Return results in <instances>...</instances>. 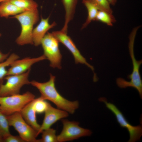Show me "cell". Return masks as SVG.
<instances>
[{"instance_id": "1", "label": "cell", "mask_w": 142, "mask_h": 142, "mask_svg": "<svg viewBox=\"0 0 142 142\" xmlns=\"http://www.w3.org/2000/svg\"><path fill=\"white\" fill-rule=\"evenodd\" d=\"M55 78L54 76L50 74V78L48 81L40 83L33 80L30 81V84L38 89L41 94L40 97L43 99L51 101L58 108L73 114L79 107L78 102L70 101L62 96L55 88Z\"/></svg>"}, {"instance_id": "2", "label": "cell", "mask_w": 142, "mask_h": 142, "mask_svg": "<svg viewBox=\"0 0 142 142\" xmlns=\"http://www.w3.org/2000/svg\"><path fill=\"white\" fill-rule=\"evenodd\" d=\"M138 26L134 28L129 36L128 48L129 53L132 62L133 69L131 73L128 76V78L130 79L128 81L121 78H118L116 80L118 86L121 88L131 87L135 89L138 91L141 97H142V81L139 69L142 63V60H137L134 53V44L135 38L138 29Z\"/></svg>"}, {"instance_id": "3", "label": "cell", "mask_w": 142, "mask_h": 142, "mask_svg": "<svg viewBox=\"0 0 142 142\" xmlns=\"http://www.w3.org/2000/svg\"><path fill=\"white\" fill-rule=\"evenodd\" d=\"M11 18L17 19L21 26V33L16 40V43L20 45L33 44L32 32L34 25L39 19L38 9L24 11Z\"/></svg>"}, {"instance_id": "4", "label": "cell", "mask_w": 142, "mask_h": 142, "mask_svg": "<svg viewBox=\"0 0 142 142\" xmlns=\"http://www.w3.org/2000/svg\"><path fill=\"white\" fill-rule=\"evenodd\" d=\"M35 95L27 91L8 96L0 97V109L6 116L20 112L28 104L35 99Z\"/></svg>"}, {"instance_id": "5", "label": "cell", "mask_w": 142, "mask_h": 142, "mask_svg": "<svg viewBox=\"0 0 142 142\" xmlns=\"http://www.w3.org/2000/svg\"><path fill=\"white\" fill-rule=\"evenodd\" d=\"M59 42L52 33L47 32L41 42L44 54L53 68H61L62 55L59 48Z\"/></svg>"}, {"instance_id": "6", "label": "cell", "mask_w": 142, "mask_h": 142, "mask_svg": "<svg viewBox=\"0 0 142 142\" xmlns=\"http://www.w3.org/2000/svg\"><path fill=\"white\" fill-rule=\"evenodd\" d=\"M6 117L9 126L14 128L24 142H38V139H36L37 131L26 122L20 112Z\"/></svg>"}, {"instance_id": "7", "label": "cell", "mask_w": 142, "mask_h": 142, "mask_svg": "<svg viewBox=\"0 0 142 142\" xmlns=\"http://www.w3.org/2000/svg\"><path fill=\"white\" fill-rule=\"evenodd\" d=\"M31 69L26 72L19 75L6 76L4 84L0 85V97H4L19 94L21 89L24 85L30 84L28 78Z\"/></svg>"}, {"instance_id": "8", "label": "cell", "mask_w": 142, "mask_h": 142, "mask_svg": "<svg viewBox=\"0 0 142 142\" xmlns=\"http://www.w3.org/2000/svg\"><path fill=\"white\" fill-rule=\"evenodd\" d=\"M99 100L103 102L106 107L113 113L120 126L127 129L130 136L128 142H135L139 140L142 135V127L141 125L137 126L132 125L117 107L113 104L108 102L105 98L100 97Z\"/></svg>"}, {"instance_id": "9", "label": "cell", "mask_w": 142, "mask_h": 142, "mask_svg": "<svg viewBox=\"0 0 142 142\" xmlns=\"http://www.w3.org/2000/svg\"><path fill=\"white\" fill-rule=\"evenodd\" d=\"M62 122L63 128L60 133L57 135L58 142L72 141L82 137L90 136L92 133L90 130L80 127L78 122L65 119H62Z\"/></svg>"}, {"instance_id": "10", "label": "cell", "mask_w": 142, "mask_h": 142, "mask_svg": "<svg viewBox=\"0 0 142 142\" xmlns=\"http://www.w3.org/2000/svg\"><path fill=\"white\" fill-rule=\"evenodd\" d=\"M59 42L63 44L70 51L73 55L75 63L84 64L93 71L94 74L93 78L97 77L94 71L93 67L89 64L81 54L70 37L67 33L61 30L54 31L52 32Z\"/></svg>"}, {"instance_id": "11", "label": "cell", "mask_w": 142, "mask_h": 142, "mask_svg": "<svg viewBox=\"0 0 142 142\" xmlns=\"http://www.w3.org/2000/svg\"><path fill=\"white\" fill-rule=\"evenodd\" d=\"M47 59L44 54L36 58L26 57L22 59H17L14 61L7 70V76L19 75L31 69L34 64Z\"/></svg>"}, {"instance_id": "12", "label": "cell", "mask_w": 142, "mask_h": 142, "mask_svg": "<svg viewBox=\"0 0 142 142\" xmlns=\"http://www.w3.org/2000/svg\"><path fill=\"white\" fill-rule=\"evenodd\" d=\"M44 113V119L37 133L38 135L43 130L50 128L58 121L66 118L69 115L68 112L63 110L54 108L49 103Z\"/></svg>"}, {"instance_id": "13", "label": "cell", "mask_w": 142, "mask_h": 142, "mask_svg": "<svg viewBox=\"0 0 142 142\" xmlns=\"http://www.w3.org/2000/svg\"><path fill=\"white\" fill-rule=\"evenodd\" d=\"M49 17L46 18L41 17L40 22L34 29L32 32L33 44L37 46L40 44L42 39L48 31L55 26L57 24L54 22L52 24L49 23Z\"/></svg>"}, {"instance_id": "14", "label": "cell", "mask_w": 142, "mask_h": 142, "mask_svg": "<svg viewBox=\"0 0 142 142\" xmlns=\"http://www.w3.org/2000/svg\"><path fill=\"white\" fill-rule=\"evenodd\" d=\"M78 0H62L65 11V21L63 27L61 29L67 33L68 25L74 18Z\"/></svg>"}, {"instance_id": "15", "label": "cell", "mask_w": 142, "mask_h": 142, "mask_svg": "<svg viewBox=\"0 0 142 142\" xmlns=\"http://www.w3.org/2000/svg\"><path fill=\"white\" fill-rule=\"evenodd\" d=\"M33 100L27 104L20 113L26 122L37 132L40 125L37 123L36 118V113L33 106Z\"/></svg>"}, {"instance_id": "16", "label": "cell", "mask_w": 142, "mask_h": 142, "mask_svg": "<svg viewBox=\"0 0 142 142\" xmlns=\"http://www.w3.org/2000/svg\"><path fill=\"white\" fill-rule=\"evenodd\" d=\"M10 1L0 3V17L8 18L10 16H15L24 12Z\"/></svg>"}, {"instance_id": "17", "label": "cell", "mask_w": 142, "mask_h": 142, "mask_svg": "<svg viewBox=\"0 0 142 142\" xmlns=\"http://www.w3.org/2000/svg\"><path fill=\"white\" fill-rule=\"evenodd\" d=\"M82 2L87 8L88 11L87 17L81 28V29H83L86 28L92 21H95L99 10L88 0H82Z\"/></svg>"}, {"instance_id": "18", "label": "cell", "mask_w": 142, "mask_h": 142, "mask_svg": "<svg viewBox=\"0 0 142 142\" xmlns=\"http://www.w3.org/2000/svg\"><path fill=\"white\" fill-rule=\"evenodd\" d=\"M19 56L17 54L12 53L3 62L0 63V85L3 84V80L7 76V70L6 67L10 66L15 60L19 59Z\"/></svg>"}, {"instance_id": "19", "label": "cell", "mask_w": 142, "mask_h": 142, "mask_svg": "<svg viewBox=\"0 0 142 142\" xmlns=\"http://www.w3.org/2000/svg\"><path fill=\"white\" fill-rule=\"evenodd\" d=\"M11 2L24 11L38 9V5L34 0H10Z\"/></svg>"}, {"instance_id": "20", "label": "cell", "mask_w": 142, "mask_h": 142, "mask_svg": "<svg viewBox=\"0 0 142 142\" xmlns=\"http://www.w3.org/2000/svg\"><path fill=\"white\" fill-rule=\"evenodd\" d=\"M95 21H100L110 26H112L116 22L113 14L100 10L98 11Z\"/></svg>"}, {"instance_id": "21", "label": "cell", "mask_w": 142, "mask_h": 142, "mask_svg": "<svg viewBox=\"0 0 142 142\" xmlns=\"http://www.w3.org/2000/svg\"><path fill=\"white\" fill-rule=\"evenodd\" d=\"M9 125L6 116L3 114L0 109V138L3 139L10 134Z\"/></svg>"}, {"instance_id": "22", "label": "cell", "mask_w": 142, "mask_h": 142, "mask_svg": "<svg viewBox=\"0 0 142 142\" xmlns=\"http://www.w3.org/2000/svg\"><path fill=\"white\" fill-rule=\"evenodd\" d=\"M56 132L55 130L50 128L43 130L41 132L42 138L38 139V142H58Z\"/></svg>"}, {"instance_id": "23", "label": "cell", "mask_w": 142, "mask_h": 142, "mask_svg": "<svg viewBox=\"0 0 142 142\" xmlns=\"http://www.w3.org/2000/svg\"><path fill=\"white\" fill-rule=\"evenodd\" d=\"M40 97L33 100V106L36 113L41 114L46 110L48 103Z\"/></svg>"}, {"instance_id": "24", "label": "cell", "mask_w": 142, "mask_h": 142, "mask_svg": "<svg viewBox=\"0 0 142 142\" xmlns=\"http://www.w3.org/2000/svg\"><path fill=\"white\" fill-rule=\"evenodd\" d=\"M99 10L102 11L113 14V11L110 4L107 0H88Z\"/></svg>"}, {"instance_id": "25", "label": "cell", "mask_w": 142, "mask_h": 142, "mask_svg": "<svg viewBox=\"0 0 142 142\" xmlns=\"http://www.w3.org/2000/svg\"><path fill=\"white\" fill-rule=\"evenodd\" d=\"M3 142H24V141L19 136H14L10 134L3 139Z\"/></svg>"}, {"instance_id": "26", "label": "cell", "mask_w": 142, "mask_h": 142, "mask_svg": "<svg viewBox=\"0 0 142 142\" xmlns=\"http://www.w3.org/2000/svg\"><path fill=\"white\" fill-rule=\"evenodd\" d=\"M9 55V53L4 54L0 51V63L2 62L5 60Z\"/></svg>"}, {"instance_id": "27", "label": "cell", "mask_w": 142, "mask_h": 142, "mask_svg": "<svg viewBox=\"0 0 142 142\" xmlns=\"http://www.w3.org/2000/svg\"><path fill=\"white\" fill-rule=\"evenodd\" d=\"M109 2L110 5L112 6H114L116 4L117 0H107Z\"/></svg>"}, {"instance_id": "28", "label": "cell", "mask_w": 142, "mask_h": 142, "mask_svg": "<svg viewBox=\"0 0 142 142\" xmlns=\"http://www.w3.org/2000/svg\"><path fill=\"white\" fill-rule=\"evenodd\" d=\"M10 0H0V3L6 1H9Z\"/></svg>"}, {"instance_id": "29", "label": "cell", "mask_w": 142, "mask_h": 142, "mask_svg": "<svg viewBox=\"0 0 142 142\" xmlns=\"http://www.w3.org/2000/svg\"><path fill=\"white\" fill-rule=\"evenodd\" d=\"M3 142V140L0 138V142Z\"/></svg>"}, {"instance_id": "30", "label": "cell", "mask_w": 142, "mask_h": 142, "mask_svg": "<svg viewBox=\"0 0 142 142\" xmlns=\"http://www.w3.org/2000/svg\"><path fill=\"white\" fill-rule=\"evenodd\" d=\"M1 34L0 33V37L1 36Z\"/></svg>"}]
</instances>
